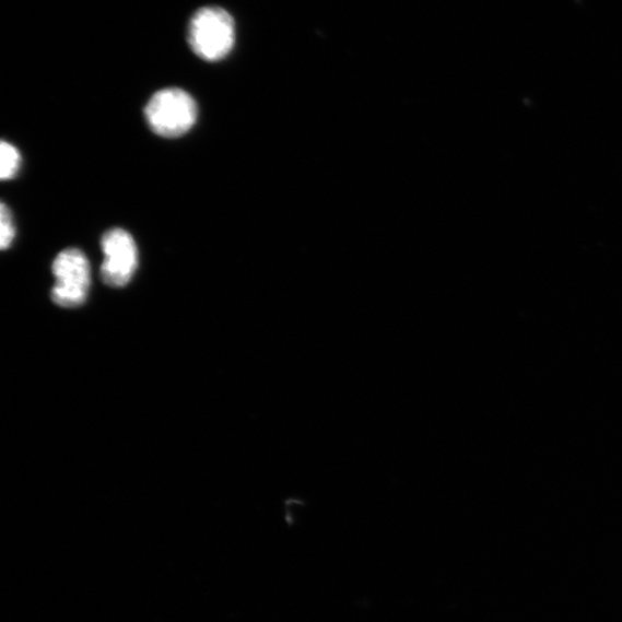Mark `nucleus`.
<instances>
[{
	"label": "nucleus",
	"instance_id": "nucleus-1",
	"mask_svg": "<svg viewBox=\"0 0 622 622\" xmlns=\"http://www.w3.org/2000/svg\"><path fill=\"white\" fill-rule=\"evenodd\" d=\"M144 115L152 131L166 139L188 133L198 119V104L179 89H166L148 102Z\"/></svg>",
	"mask_w": 622,
	"mask_h": 622
},
{
	"label": "nucleus",
	"instance_id": "nucleus-2",
	"mask_svg": "<svg viewBox=\"0 0 622 622\" xmlns=\"http://www.w3.org/2000/svg\"><path fill=\"white\" fill-rule=\"evenodd\" d=\"M192 51L207 61L224 59L235 43V24L221 8H203L192 15L188 27Z\"/></svg>",
	"mask_w": 622,
	"mask_h": 622
},
{
	"label": "nucleus",
	"instance_id": "nucleus-3",
	"mask_svg": "<svg viewBox=\"0 0 622 622\" xmlns=\"http://www.w3.org/2000/svg\"><path fill=\"white\" fill-rule=\"evenodd\" d=\"M56 283L51 291L52 302L62 308H77L87 300L92 272L85 255L75 248L62 250L52 265Z\"/></svg>",
	"mask_w": 622,
	"mask_h": 622
},
{
	"label": "nucleus",
	"instance_id": "nucleus-4",
	"mask_svg": "<svg viewBox=\"0 0 622 622\" xmlns=\"http://www.w3.org/2000/svg\"><path fill=\"white\" fill-rule=\"evenodd\" d=\"M104 261L101 275L106 285L124 287L132 281L139 266V253L132 235L125 230L107 231L102 238Z\"/></svg>",
	"mask_w": 622,
	"mask_h": 622
},
{
	"label": "nucleus",
	"instance_id": "nucleus-5",
	"mask_svg": "<svg viewBox=\"0 0 622 622\" xmlns=\"http://www.w3.org/2000/svg\"><path fill=\"white\" fill-rule=\"evenodd\" d=\"M0 178L13 179L20 169L21 156L19 150L11 143L3 141L0 144Z\"/></svg>",
	"mask_w": 622,
	"mask_h": 622
},
{
	"label": "nucleus",
	"instance_id": "nucleus-6",
	"mask_svg": "<svg viewBox=\"0 0 622 622\" xmlns=\"http://www.w3.org/2000/svg\"><path fill=\"white\" fill-rule=\"evenodd\" d=\"M15 238V225L10 208L7 204L0 207V248L9 249Z\"/></svg>",
	"mask_w": 622,
	"mask_h": 622
}]
</instances>
